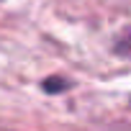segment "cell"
Wrapping results in <instances>:
<instances>
[{
	"instance_id": "obj_1",
	"label": "cell",
	"mask_w": 131,
	"mask_h": 131,
	"mask_svg": "<svg viewBox=\"0 0 131 131\" xmlns=\"http://www.w3.org/2000/svg\"><path fill=\"white\" fill-rule=\"evenodd\" d=\"M113 49H116L121 57H131V28H126V31H123L118 39H116Z\"/></svg>"
},
{
	"instance_id": "obj_2",
	"label": "cell",
	"mask_w": 131,
	"mask_h": 131,
	"mask_svg": "<svg viewBox=\"0 0 131 131\" xmlns=\"http://www.w3.org/2000/svg\"><path fill=\"white\" fill-rule=\"evenodd\" d=\"M67 88H70V80H46L44 82L46 93H59V90H67Z\"/></svg>"
}]
</instances>
